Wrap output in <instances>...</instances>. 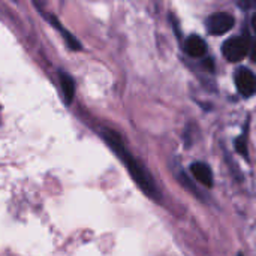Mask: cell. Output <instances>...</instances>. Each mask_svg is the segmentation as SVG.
<instances>
[{
	"label": "cell",
	"instance_id": "ba28073f",
	"mask_svg": "<svg viewBox=\"0 0 256 256\" xmlns=\"http://www.w3.org/2000/svg\"><path fill=\"white\" fill-rule=\"evenodd\" d=\"M237 150H238L243 156L248 154V152H246V142H243V140H238V141H237Z\"/></svg>",
	"mask_w": 256,
	"mask_h": 256
},
{
	"label": "cell",
	"instance_id": "3957f363",
	"mask_svg": "<svg viewBox=\"0 0 256 256\" xmlns=\"http://www.w3.org/2000/svg\"><path fill=\"white\" fill-rule=\"evenodd\" d=\"M234 22L236 20L230 14H225V12L214 14L207 20V30L212 34H225L234 27Z\"/></svg>",
	"mask_w": 256,
	"mask_h": 256
},
{
	"label": "cell",
	"instance_id": "5b68a950",
	"mask_svg": "<svg viewBox=\"0 0 256 256\" xmlns=\"http://www.w3.org/2000/svg\"><path fill=\"white\" fill-rule=\"evenodd\" d=\"M190 172L195 177L196 182H200L202 186L206 188H212L213 186V172L210 170V166L204 162H196L190 166Z\"/></svg>",
	"mask_w": 256,
	"mask_h": 256
},
{
	"label": "cell",
	"instance_id": "52a82bcc",
	"mask_svg": "<svg viewBox=\"0 0 256 256\" xmlns=\"http://www.w3.org/2000/svg\"><path fill=\"white\" fill-rule=\"evenodd\" d=\"M60 84H62V90L66 98V102H70L75 94V82L72 76L68 75L66 72H60Z\"/></svg>",
	"mask_w": 256,
	"mask_h": 256
},
{
	"label": "cell",
	"instance_id": "7a4b0ae2",
	"mask_svg": "<svg viewBox=\"0 0 256 256\" xmlns=\"http://www.w3.org/2000/svg\"><path fill=\"white\" fill-rule=\"evenodd\" d=\"M249 48L250 42L246 36L232 38L224 44V56L228 62H240L243 57H246Z\"/></svg>",
	"mask_w": 256,
	"mask_h": 256
},
{
	"label": "cell",
	"instance_id": "277c9868",
	"mask_svg": "<svg viewBox=\"0 0 256 256\" xmlns=\"http://www.w3.org/2000/svg\"><path fill=\"white\" fill-rule=\"evenodd\" d=\"M236 86L242 96L250 98L256 90V78L250 69H238L236 74Z\"/></svg>",
	"mask_w": 256,
	"mask_h": 256
},
{
	"label": "cell",
	"instance_id": "8992f818",
	"mask_svg": "<svg viewBox=\"0 0 256 256\" xmlns=\"http://www.w3.org/2000/svg\"><path fill=\"white\" fill-rule=\"evenodd\" d=\"M184 51H186L190 57L198 58V57H202V56L206 54L207 45H206V42H204L202 38H200V36H196V34H192V36H189V38L186 39V42H184Z\"/></svg>",
	"mask_w": 256,
	"mask_h": 256
},
{
	"label": "cell",
	"instance_id": "6da1fadb",
	"mask_svg": "<svg viewBox=\"0 0 256 256\" xmlns=\"http://www.w3.org/2000/svg\"><path fill=\"white\" fill-rule=\"evenodd\" d=\"M104 136H105V140H106V142L110 144V147L117 153V156L123 160V164L126 165V168H128V171H129V174H130V177L134 178V182L140 186V189L146 194V195H148L150 198H153V200H159V190H158V188H156V183H154V180L152 178V176H150V172H147V170L128 152V148L124 147V144L122 142V140L117 136V134L116 132H112V130H105V134H104Z\"/></svg>",
	"mask_w": 256,
	"mask_h": 256
}]
</instances>
